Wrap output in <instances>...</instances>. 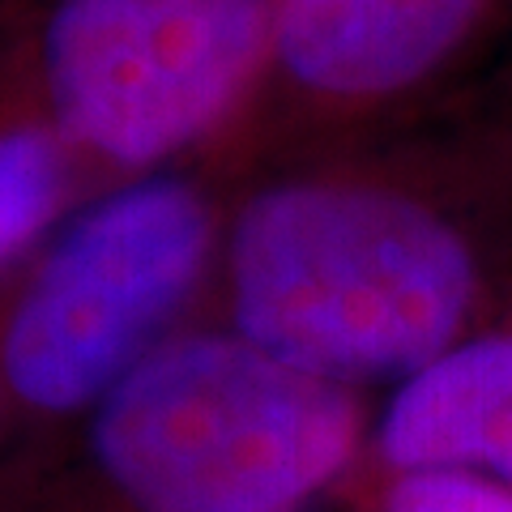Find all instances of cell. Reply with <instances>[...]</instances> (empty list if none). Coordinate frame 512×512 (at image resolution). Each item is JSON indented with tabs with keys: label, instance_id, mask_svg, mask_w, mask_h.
I'll list each match as a JSON object with an SVG mask.
<instances>
[{
	"label": "cell",
	"instance_id": "4",
	"mask_svg": "<svg viewBox=\"0 0 512 512\" xmlns=\"http://www.w3.org/2000/svg\"><path fill=\"white\" fill-rule=\"evenodd\" d=\"M210 214L201 192L154 175L73 222L13 308L0 376L35 410L103 402L150 355L154 333L192 291Z\"/></svg>",
	"mask_w": 512,
	"mask_h": 512
},
{
	"label": "cell",
	"instance_id": "6",
	"mask_svg": "<svg viewBox=\"0 0 512 512\" xmlns=\"http://www.w3.org/2000/svg\"><path fill=\"white\" fill-rule=\"evenodd\" d=\"M380 453L397 470H470L512 487V325L453 342L406 376Z\"/></svg>",
	"mask_w": 512,
	"mask_h": 512
},
{
	"label": "cell",
	"instance_id": "8",
	"mask_svg": "<svg viewBox=\"0 0 512 512\" xmlns=\"http://www.w3.org/2000/svg\"><path fill=\"white\" fill-rule=\"evenodd\" d=\"M384 512H512V487L470 470H406Z\"/></svg>",
	"mask_w": 512,
	"mask_h": 512
},
{
	"label": "cell",
	"instance_id": "3",
	"mask_svg": "<svg viewBox=\"0 0 512 512\" xmlns=\"http://www.w3.org/2000/svg\"><path fill=\"white\" fill-rule=\"evenodd\" d=\"M274 56V0H56L39 39L52 128L120 167L180 154Z\"/></svg>",
	"mask_w": 512,
	"mask_h": 512
},
{
	"label": "cell",
	"instance_id": "5",
	"mask_svg": "<svg viewBox=\"0 0 512 512\" xmlns=\"http://www.w3.org/2000/svg\"><path fill=\"white\" fill-rule=\"evenodd\" d=\"M491 0H274L269 69L303 99L367 107L436 77Z\"/></svg>",
	"mask_w": 512,
	"mask_h": 512
},
{
	"label": "cell",
	"instance_id": "7",
	"mask_svg": "<svg viewBox=\"0 0 512 512\" xmlns=\"http://www.w3.org/2000/svg\"><path fill=\"white\" fill-rule=\"evenodd\" d=\"M64 197V137L52 124H0V265H9Z\"/></svg>",
	"mask_w": 512,
	"mask_h": 512
},
{
	"label": "cell",
	"instance_id": "1",
	"mask_svg": "<svg viewBox=\"0 0 512 512\" xmlns=\"http://www.w3.org/2000/svg\"><path fill=\"white\" fill-rule=\"evenodd\" d=\"M244 338L325 380L414 376L444 355L478 295L474 256L406 192L295 180L244 205L231 235Z\"/></svg>",
	"mask_w": 512,
	"mask_h": 512
},
{
	"label": "cell",
	"instance_id": "2",
	"mask_svg": "<svg viewBox=\"0 0 512 512\" xmlns=\"http://www.w3.org/2000/svg\"><path fill=\"white\" fill-rule=\"evenodd\" d=\"M355 440L346 384L222 333L154 346L94 419L99 466L141 512H282Z\"/></svg>",
	"mask_w": 512,
	"mask_h": 512
}]
</instances>
